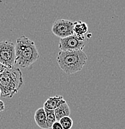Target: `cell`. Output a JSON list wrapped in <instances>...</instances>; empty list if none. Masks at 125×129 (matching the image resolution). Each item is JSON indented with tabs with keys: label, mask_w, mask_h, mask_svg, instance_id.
Masks as SVG:
<instances>
[{
	"label": "cell",
	"mask_w": 125,
	"mask_h": 129,
	"mask_svg": "<svg viewBox=\"0 0 125 129\" xmlns=\"http://www.w3.org/2000/svg\"><path fill=\"white\" fill-rule=\"evenodd\" d=\"M7 67H5L4 65H3L2 64L0 63V74L1 73H3L4 72V71L6 69H7Z\"/></svg>",
	"instance_id": "15"
},
{
	"label": "cell",
	"mask_w": 125,
	"mask_h": 129,
	"mask_svg": "<svg viewBox=\"0 0 125 129\" xmlns=\"http://www.w3.org/2000/svg\"><path fill=\"white\" fill-rule=\"evenodd\" d=\"M73 34L79 37H84V34L88 31V25L85 22L78 21L73 22Z\"/></svg>",
	"instance_id": "9"
},
{
	"label": "cell",
	"mask_w": 125,
	"mask_h": 129,
	"mask_svg": "<svg viewBox=\"0 0 125 129\" xmlns=\"http://www.w3.org/2000/svg\"><path fill=\"white\" fill-rule=\"evenodd\" d=\"M88 60L83 50L60 51L57 61L62 70L67 75H72L82 70Z\"/></svg>",
	"instance_id": "2"
},
{
	"label": "cell",
	"mask_w": 125,
	"mask_h": 129,
	"mask_svg": "<svg viewBox=\"0 0 125 129\" xmlns=\"http://www.w3.org/2000/svg\"><path fill=\"white\" fill-rule=\"evenodd\" d=\"M14 46L15 63L22 68L29 67L39 58V53L35 43L24 35L17 39Z\"/></svg>",
	"instance_id": "1"
},
{
	"label": "cell",
	"mask_w": 125,
	"mask_h": 129,
	"mask_svg": "<svg viewBox=\"0 0 125 129\" xmlns=\"http://www.w3.org/2000/svg\"><path fill=\"white\" fill-rule=\"evenodd\" d=\"M73 22L67 19H58L54 21L52 25V32L60 39L73 35Z\"/></svg>",
	"instance_id": "6"
},
{
	"label": "cell",
	"mask_w": 125,
	"mask_h": 129,
	"mask_svg": "<svg viewBox=\"0 0 125 129\" xmlns=\"http://www.w3.org/2000/svg\"><path fill=\"white\" fill-rule=\"evenodd\" d=\"M66 103L62 96L49 97L44 104V108L48 110H55L61 104Z\"/></svg>",
	"instance_id": "7"
},
{
	"label": "cell",
	"mask_w": 125,
	"mask_h": 129,
	"mask_svg": "<svg viewBox=\"0 0 125 129\" xmlns=\"http://www.w3.org/2000/svg\"><path fill=\"white\" fill-rule=\"evenodd\" d=\"M59 122L61 124L63 129H71L73 124V120L69 116L62 118Z\"/></svg>",
	"instance_id": "12"
},
{
	"label": "cell",
	"mask_w": 125,
	"mask_h": 129,
	"mask_svg": "<svg viewBox=\"0 0 125 129\" xmlns=\"http://www.w3.org/2000/svg\"><path fill=\"white\" fill-rule=\"evenodd\" d=\"M1 90H0V96H1Z\"/></svg>",
	"instance_id": "16"
},
{
	"label": "cell",
	"mask_w": 125,
	"mask_h": 129,
	"mask_svg": "<svg viewBox=\"0 0 125 129\" xmlns=\"http://www.w3.org/2000/svg\"><path fill=\"white\" fill-rule=\"evenodd\" d=\"M85 46V37H79L75 35L69 36L64 39H60L59 44V48L60 51L83 50Z\"/></svg>",
	"instance_id": "5"
},
{
	"label": "cell",
	"mask_w": 125,
	"mask_h": 129,
	"mask_svg": "<svg viewBox=\"0 0 125 129\" xmlns=\"http://www.w3.org/2000/svg\"><path fill=\"white\" fill-rule=\"evenodd\" d=\"M55 115L57 121L64 117H68L70 114V109L67 103L61 104L59 107L54 110Z\"/></svg>",
	"instance_id": "10"
},
{
	"label": "cell",
	"mask_w": 125,
	"mask_h": 129,
	"mask_svg": "<svg viewBox=\"0 0 125 129\" xmlns=\"http://www.w3.org/2000/svg\"><path fill=\"white\" fill-rule=\"evenodd\" d=\"M23 83L22 74L18 68H7L0 74V96L12 98L17 93Z\"/></svg>",
	"instance_id": "3"
},
{
	"label": "cell",
	"mask_w": 125,
	"mask_h": 129,
	"mask_svg": "<svg viewBox=\"0 0 125 129\" xmlns=\"http://www.w3.org/2000/svg\"><path fill=\"white\" fill-rule=\"evenodd\" d=\"M51 128H52V129H63L61 124L59 123V121H56V122H54L52 125V127H51Z\"/></svg>",
	"instance_id": "13"
},
{
	"label": "cell",
	"mask_w": 125,
	"mask_h": 129,
	"mask_svg": "<svg viewBox=\"0 0 125 129\" xmlns=\"http://www.w3.org/2000/svg\"><path fill=\"white\" fill-rule=\"evenodd\" d=\"M44 111H45V115H46V119L48 126H49V128H51L53 123L57 121L56 118V115H55L54 110H48L45 108H44Z\"/></svg>",
	"instance_id": "11"
},
{
	"label": "cell",
	"mask_w": 125,
	"mask_h": 129,
	"mask_svg": "<svg viewBox=\"0 0 125 129\" xmlns=\"http://www.w3.org/2000/svg\"><path fill=\"white\" fill-rule=\"evenodd\" d=\"M16 53L14 43L5 40L0 42V63L8 68H12L15 64Z\"/></svg>",
	"instance_id": "4"
},
{
	"label": "cell",
	"mask_w": 125,
	"mask_h": 129,
	"mask_svg": "<svg viewBox=\"0 0 125 129\" xmlns=\"http://www.w3.org/2000/svg\"><path fill=\"white\" fill-rule=\"evenodd\" d=\"M34 120L36 124L42 129H49L47 122L46 115L43 107L37 109L34 114Z\"/></svg>",
	"instance_id": "8"
},
{
	"label": "cell",
	"mask_w": 125,
	"mask_h": 129,
	"mask_svg": "<svg viewBox=\"0 0 125 129\" xmlns=\"http://www.w3.org/2000/svg\"><path fill=\"white\" fill-rule=\"evenodd\" d=\"M5 103L3 101L0 100V112H2L5 110Z\"/></svg>",
	"instance_id": "14"
}]
</instances>
